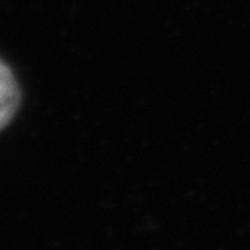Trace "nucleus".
Returning a JSON list of instances; mask_svg holds the SVG:
<instances>
[{"mask_svg": "<svg viewBox=\"0 0 250 250\" xmlns=\"http://www.w3.org/2000/svg\"><path fill=\"white\" fill-rule=\"evenodd\" d=\"M21 101L20 84L12 68L0 59V130L12 122Z\"/></svg>", "mask_w": 250, "mask_h": 250, "instance_id": "obj_1", "label": "nucleus"}]
</instances>
